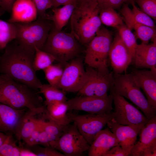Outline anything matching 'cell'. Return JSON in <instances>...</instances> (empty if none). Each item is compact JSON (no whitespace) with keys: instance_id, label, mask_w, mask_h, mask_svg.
Returning <instances> with one entry per match:
<instances>
[{"instance_id":"1","label":"cell","mask_w":156,"mask_h":156,"mask_svg":"<svg viewBox=\"0 0 156 156\" xmlns=\"http://www.w3.org/2000/svg\"><path fill=\"white\" fill-rule=\"evenodd\" d=\"M0 60V74L8 75L18 82L37 90L42 84L33 66L35 52L14 40L5 48Z\"/></svg>"},{"instance_id":"2","label":"cell","mask_w":156,"mask_h":156,"mask_svg":"<svg viewBox=\"0 0 156 156\" xmlns=\"http://www.w3.org/2000/svg\"><path fill=\"white\" fill-rule=\"evenodd\" d=\"M6 75L0 85V103L15 109L27 108L39 114L46 112V106L43 104L38 91Z\"/></svg>"},{"instance_id":"3","label":"cell","mask_w":156,"mask_h":156,"mask_svg":"<svg viewBox=\"0 0 156 156\" xmlns=\"http://www.w3.org/2000/svg\"><path fill=\"white\" fill-rule=\"evenodd\" d=\"M99 11L95 0L77 3L70 18L71 33L81 45L87 46L101 27Z\"/></svg>"},{"instance_id":"4","label":"cell","mask_w":156,"mask_h":156,"mask_svg":"<svg viewBox=\"0 0 156 156\" xmlns=\"http://www.w3.org/2000/svg\"><path fill=\"white\" fill-rule=\"evenodd\" d=\"M81 45L71 33L57 30L53 26L42 50L65 65L68 61L79 56L82 51Z\"/></svg>"},{"instance_id":"5","label":"cell","mask_w":156,"mask_h":156,"mask_svg":"<svg viewBox=\"0 0 156 156\" xmlns=\"http://www.w3.org/2000/svg\"><path fill=\"white\" fill-rule=\"evenodd\" d=\"M16 40L28 49L35 52V48L42 50L53 26L47 18L38 17L35 21L26 23H15Z\"/></svg>"},{"instance_id":"6","label":"cell","mask_w":156,"mask_h":156,"mask_svg":"<svg viewBox=\"0 0 156 156\" xmlns=\"http://www.w3.org/2000/svg\"><path fill=\"white\" fill-rule=\"evenodd\" d=\"M112 42L111 32L106 28L101 27L86 46L84 63L102 73H109L107 62Z\"/></svg>"},{"instance_id":"7","label":"cell","mask_w":156,"mask_h":156,"mask_svg":"<svg viewBox=\"0 0 156 156\" xmlns=\"http://www.w3.org/2000/svg\"><path fill=\"white\" fill-rule=\"evenodd\" d=\"M112 88L118 94L129 100L144 114L148 120L156 116V110L150 105L131 73H113Z\"/></svg>"},{"instance_id":"8","label":"cell","mask_w":156,"mask_h":156,"mask_svg":"<svg viewBox=\"0 0 156 156\" xmlns=\"http://www.w3.org/2000/svg\"><path fill=\"white\" fill-rule=\"evenodd\" d=\"M50 146L65 156H81L88 150L90 145L73 123L65 126L62 135Z\"/></svg>"},{"instance_id":"9","label":"cell","mask_w":156,"mask_h":156,"mask_svg":"<svg viewBox=\"0 0 156 156\" xmlns=\"http://www.w3.org/2000/svg\"><path fill=\"white\" fill-rule=\"evenodd\" d=\"M110 93L113 97L114 111L111 114L118 123L123 125H144L148 121L138 109L114 90L112 86Z\"/></svg>"},{"instance_id":"10","label":"cell","mask_w":156,"mask_h":156,"mask_svg":"<svg viewBox=\"0 0 156 156\" xmlns=\"http://www.w3.org/2000/svg\"><path fill=\"white\" fill-rule=\"evenodd\" d=\"M111 113L84 115H77L72 113L67 114L72 122L90 145L96 134L112 118Z\"/></svg>"},{"instance_id":"11","label":"cell","mask_w":156,"mask_h":156,"mask_svg":"<svg viewBox=\"0 0 156 156\" xmlns=\"http://www.w3.org/2000/svg\"><path fill=\"white\" fill-rule=\"evenodd\" d=\"M65 65L57 87L63 91L78 92L88 79L83 66L84 59L80 56L70 61Z\"/></svg>"},{"instance_id":"12","label":"cell","mask_w":156,"mask_h":156,"mask_svg":"<svg viewBox=\"0 0 156 156\" xmlns=\"http://www.w3.org/2000/svg\"><path fill=\"white\" fill-rule=\"evenodd\" d=\"M86 70L88 79L78 92V95L97 97L107 96L108 91L113 85V73H103L88 66Z\"/></svg>"},{"instance_id":"13","label":"cell","mask_w":156,"mask_h":156,"mask_svg":"<svg viewBox=\"0 0 156 156\" xmlns=\"http://www.w3.org/2000/svg\"><path fill=\"white\" fill-rule=\"evenodd\" d=\"M112 95L97 97L79 95L68 100V110L83 111L92 114H109L113 109Z\"/></svg>"},{"instance_id":"14","label":"cell","mask_w":156,"mask_h":156,"mask_svg":"<svg viewBox=\"0 0 156 156\" xmlns=\"http://www.w3.org/2000/svg\"><path fill=\"white\" fill-rule=\"evenodd\" d=\"M108 57L114 73L117 74L125 72L132 61L131 55L118 34L112 42Z\"/></svg>"},{"instance_id":"15","label":"cell","mask_w":156,"mask_h":156,"mask_svg":"<svg viewBox=\"0 0 156 156\" xmlns=\"http://www.w3.org/2000/svg\"><path fill=\"white\" fill-rule=\"evenodd\" d=\"M107 127L116 138L119 144L130 154L136 142L137 136L143 125H123L112 118L107 123Z\"/></svg>"},{"instance_id":"16","label":"cell","mask_w":156,"mask_h":156,"mask_svg":"<svg viewBox=\"0 0 156 156\" xmlns=\"http://www.w3.org/2000/svg\"><path fill=\"white\" fill-rule=\"evenodd\" d=\"M131 74L144 91L149 104L156 110V74L151 70L137 69L133 70Z\"/></svg>"},{"instance_id":"17","label":"cell","mask_w":156,"mask_h":156,"mask_svg":"<svg viewBox=\"0 0 156 156\" xmlns=\"http://www.w3.org/2000/svg\"><path fill=\"white\" fill-rule=\"evenodd\" d=\"M153 41L150 44H138L132 61L136 68H150L156 74V39Z\"/></svg>"},{"instance_id":"18","label":"cell","mask_w":156,"mask_h":156,"mask_svg":"<svg viewBox=\"0 0 156 156\" xmlns=\"http://www.w3.org/2000/svg\"><path fill=\"white\" fill-rule=\"evenodd\" d=\"M118 145L116 136L107 127L96 135L88 151V155L103 156L112 147Z\"/></svg>"},{"instance_id":"19","label":"cell","mask_w":156,"mask_h":156,"mask_svg":"<svg viewBox=\"0 0 156 156\" xmlns=\"http://www.w3.org/2000/svg\"><path fill=\"white\" fill-rule=\"evenodd\" d=\"M11 13L8 21L10 23H29L38 18L37 10L32 0H16Z\"/></svg>"},{"instance_id":"20","label":"cell","mask_w":156,"mask_h":156,"mask_svg":"<svg viewBox=\"0 0 156 156\" xmlns=\"http://www.w3.org/2000/svg\"><path fill=\"white\" fill-rule=\"evenodd\" d=\"M139 133V140L135 142L130 156H141L146 148L156 143V116L149 120Z\"/></svg>"},{"instance_id":"21","label":"cell","mask_w":156,"mask_h":156,"mask_svg":"<svg viewBox=\"0 0 156 156\" xmlns=\"http://www.w3.org/2000/svg\"><path fill=\"white\" fill-rule=\"evenodd\" d=\"M25 109H16L0 102V132L14 133Z\"/></svg>"},{"instance_id":"22","label":"cell","mask_w":156,"mask_h":156,"mask_svg":"<svg viewBox=\"0 0 156 156\" xmlns=\"http://www.w3.org/2000/svg\"><path fill=\"white\" fill-rule=\"evenodd\" d=\"M39 114L29 110L25 112L21 118L14 131L19 140L24 142L38 125V118L35 116Z\"/></svg>"},{"instance_id":"23","label":"cell","mask_w":156,"mask_h":156,"mask_svg":"<svg viewBox=\"0 0 156 156\" xmlns=\"http://www.w3.org/2000/svg\"><path fill=\"white\" fill-rule=\"evenodd\" d=\"M133 8L131 10L127 4H124L120 11L123 21L128 26L133 23H137L155 27V25L153 19L139 9L135 4L131 3Z\"/></svg>"},{"instance_id":"24","label":"cell","mask_w":156,"mask_h":156,"mask_svg":"<svg viewBox=\"0 0 156 156\" xmlns=\"http://www.w3.org/2000/svg\"><path fill=\"white\" fill-rule=\"evenodd\" d=\"M45 106L47 116L59 124L65 126L72 122L67 113L68 110L66 102H54Z\"/></svg>"},{"instance_id":"25","label":"cell","mask_w":156,"mask_h":156,"mask_svg":"<svg viewBox=\"0 0 156 156\" xmlns=\"http://www.w3.org/2000/svg\"><path fill=\"white\" fill-rule=\"evenodd\" d=\"M77 3H73L64 5L60 8H53V14L50 16L48 15L47 18L53 22L56 30H62L67 24Z\"/></svg>"},{"instance_id":"26","label":"cell","mask_w":156,"mask_h":156,"mask_svg":"<svg viewBox=\"0 0 156 156\" xmlns=\"http://www.w3.org/2000/svg\"><path fill=\"white\" fill-rule=\"evenodd\" d=\"M38 93L42 94L45 99L44 105L54 102H66L68 100L63 91L49 84H42Z\"/></svg>"},{"instance_id":"27","label":"cell","mask_w":156,"mask_h":156,"mask_svg":"<svg viewBox=\"0 0 156 156\" xmlns=\"http://www.w3.org/2000/svg\"><path fill=\"white\" fill-rule=\"evenodd\" d=\"M17 30L14 23L0 19V50L16 38Z\"/></svg>"},{"instance_id":"28","label":"cell","mask_w":156,"mask_h":156,"mask_svg":"<svg viewBox=\"0 0 156 156\" xmlns=\"http://www.w3.org/2000/svg\"><path fill=\"white\" fill-rule=\"evenodd\" d=\"M99 16L101 23L107 26L117 29L124 24L122 16L112 8L100 10Z\"/></svg>"},{"instance_id":"29","label":"cell","mask_w":156,"mask_h":156,"mask_svg":"<svg viewBox=\"0 0 156 156\" xmlns=\"http://www.w3.org/2000/svg\"><path fill=\"white\" fill-rule=\"evenodd\" d=\"M117 29L122 40L128 49L133 59L138 44L135 37L131 30L124 24L119 27Z\"/></svg>"},{"instance_id":"30","label":"cell","mask_w":156,"mask_h":156,"mask_svg":"<svg viewBox=\"0 0 156 156\" xmlns=\"http://www.w3.org/2000/svg\"><path fill=\"white\" fill-rule=\"evenodd\" d=\"M35 50L33 66L36 72L44 70L55 60L54 57L50 54L36 48Z\"/></svg>"},{"instance_id":"31","label":"cell","mask_w":156,"mask_h":156,"mask_svg":"<svg viewBox=\"0 0 156 156\" xmlns=\"http://www.w3.org/2000/svg\"><path fill=\"white\" fill-rule=\"evenodd\" d=\"M44 114H43V116L41 118H38L39 125L47 133L59 138L62 134L65 126L59 124L49 118L46 113L48 120H46Z\"/></svg>"},{"instance_id":"32","label":"cell","mask_w":156,"mask_h":156,"mask_svg":"<svg viewBox=\"0 0 156 156\" xmlns=\"http://www.w3.org/2000/svg\"><path fill=\"white\" fill-rule=\"evenodd\" d=\"M134 29L137 37L142 43L148 44L150 40H153L156 38V30L155 27L135 23L133 24L129 28Z\"/></svg>"},{"instance_id":"33","label":"cell","mask_w":156,"mask_h":156,"mask_svg":"<svg viewBox=\"0 0 156 156\" xmlns=\"http://www.w3.org/2000/svg\"><path fill=\"white\" fill-rule=\"evenodd\" d=\"M23 148L18 146L11 133L0 146V156H21Z\"/></svg>"},{"instance_id":"34","label":"cell","mask_w":156,"mask_h":156,"mask_svg":"<svg viewBox=\"0 0 156 156\" xmlns=\"http://www.w3.org/2000/svg\"><path fill=\"white\" fill-rule=\"evenodd\" d=\"M63 69L61 64H51L43 70L49 84L57 87L62 76Z\"/></svg>"},{"instance_id":"35","label":"cell","mask_w":156,"mask_h":156,"mask_svg":"<svg viewBox=\"0 0 156 156\" xmlns=\"http://www.w3.org/2000/svg\"><path fill=\"white\" fill-rule=\"evenodd\" d=\"M140 10L152 19H156V0H136Z\"/></svg>"},{"instance_id":"36","label":"cell","mask_w":156,"mask_h":156,"mask_svg":"<svg viewBox=\"0 0 156 156\" xmlns=\"http://www.w3.org/2000/svg\"><path fill=\"white\" fill-rule=\"evenodd\" d=\"M29 147L36 156H65L50 146L42 147L36 145Z\"/></svg>"},{"instance_id":"37","label":"cell","mask_w":156,"mask_h":156,"mask_svg":"<svg viewBox=\"0 0 156 156\" xmlns=\"http://www.w3.org/2000/svg\"><path fill=\"white\" fill-rule=\"evenodd\" d=\"M32 0L36 9L38 17L47 18L48 15L46 13V11L52 7L50 0Z\"/></svg>"},{"instance_id":"38","label":"cell","mask_w":156,"mask_h":156,"mask_svg":"<svg viewBox=\"0 0 156 156\" xmlns=\"http://www.w3.org/2000/svg\"><path fill=\"white\" fill-rule=\"evenodd\" d=\"M39 126L40 130L39 137V144L44 146H49L52 142L57 140L59 138L47 133Z\"/></svg>"},{"instance_id":"39","label":"cell","mask_w":156,"mask_h":156,"mask_svg":"<svg viewBox=\"0 0 156 156\" xmlns=\"http://www.w3.org/2000/svg\"><path fill=\"white\" fill-rule=\"evenodd\" d=\"M97 3L100 10L102 9L112 8H119L125 0H95Z\"/></svg>"},{"instance_id":"40","label":"cell","mask_w":156,"mask_h":156,"mask_svg":"<svg viewBox=\"0 0 156 156\" xmlns=\"http://www.w3.org/2000/svg\"><path fill=\"white\" fill-rule=\"evenodd\" d=\"M40 130V127L38 123V125L37 128L24 142L27 146L30 147L39 144V137Z\"/></svg>"},{"instance_id":"41","label":"cell","mask_w":156,"mask_h":156,"mask_svg":"<svg viewBox=\"0 0 156 156\" xmlns=\"http://www.w3.org/2000/svg\"><path fill=\"white\" fill-rule=\"evenodd\" d=\"M130 156V154L124 150L119 145L113 147L103 155V156Z\"/></svg>"},{"instance_id":"42","label":"cell","mask_w":156,"mask_h":156,"mask_svg":"<svg viewBox=\"0 0 156 156\" xmlns=\"http://www.w3.org/2000/svg\"><path fill=\"white\" fill-rule=\"evenodd\" d=\"M53 8H57L61 5H64L68 4L77 2V0H50Z\"/></svg>"},{"instance_id":"43","label":"cell","mask_w":156,"mask_h":156,"mask_svg":"<svg viewBox=\"0 0 156 156\" xmlns=\"http://www.w3.org/2000/svg\"><path fill=\"white\" fill-rule=\"evenodd\" d=\"M156 143L146 148L143 152L141 156H156Z\"/></svg>"},{"instance_id":"44","label":"cell","mask_w":156,"mask_h":156,"mask_svg":"<svg viewBox=\"0 0 156 156\" xmlns=\"http://www.w3.org/2000/svg\"><path fill=\"white\" fill-rule=\"evenodd\" d=\"M16 0H0L3 9L9 12H11L12 6Z\"/></svg>"},{"instance_id":"45","label":"cell","mask_w":156,"mask_h":156,"mask_svg":"<svg viewBox=\"0 0 156 156\" xmlns=\"http://www.w3.org/2000/svg\"><path fill=\"white\" fill-rule=\"evenodd\" d=\"M8 136V134L0 132V146L5 140Z\"/></svg>"},{"instance_id":"46","label":"cell","mask_w":156,"mask_h":156,"mask_svg":"<svg viewBox=\"0 0 156 156\" xmlns=\"http://www.w3.org/2000/svg\"><path fill=\"white\" fill-rule=\"evenodd\" d=\"M6 75L5 74H0V85L4 81Z\"/></svg>"},{"instance_id":"47","label":"cell","mask_w":156,"mask_h":156,"mask_svg":"<svg viewBox=\"0 0 156 156\" xmlns=\"http://www.w3.org/2000/svg\"><path fill=\"white\" fill-rule=\"evenodd\" d=\"M4 11V10L0 6V16L3 13Z\"/></svg>"},{"instance_id":"48","label":"cell","mask_w":156,"mask_h":156,"mask_svg":"<svg viewBox=\"0 0 156 156\" xmlns=\"http://www.w3.org/2000/svg\"><path fill=\"white\" fill-rule=\"evenodd\" d=\"M91 0H77V2H86L89 1Z\"/></svg>"},{"instance_id":"49","label":"cell","mask_w":156,"mask_h":156,"mask_svg":"<svg viewBox=\"0 0 156 156\" xmlns=\"http://www.w3.org/2000/svg\"><path fill=\"white\" fill-rule=\"evenodd\" d=\"M126 1H129L131 3L133 2L134 1V0H125Z\"/></svg>"},{"instance_id":"50","label":"cell","mask_w":156,"mask_h":156,"mask_svg":"<svg viewBox=\"0 0 156 156\" xmlns=\"http://www.w3.org/2000/svg\"><path fill=\"white\" fill-rule=\"evenodd\" d=\"M0 6L2 8V3H1V1H0Z\"/></svg>"},{"instance_id":"51","label":"cell","mask_w":156,"mask_h":156,"mask_svg":"<svg viewBox=\"0 0 156 156\" xmlns=\"http://www.w3.org/2000/svg\"><path fill=\"white\" fill-rule=\"evenodd\" d=\"M1 55H0V59H1Z\"/></svg>"}]
</instances>
